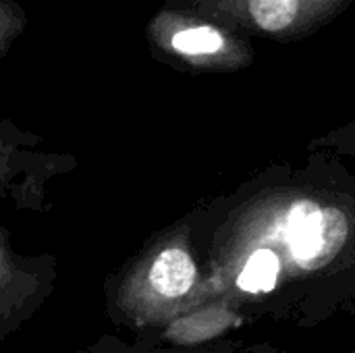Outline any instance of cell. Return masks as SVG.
Segmentation results:
<instances>
[{
	"label": "cell",
	"mask_w": 355,
	"mask_h": 353,
	"mask_svg": "<svg viewBox=\"0 0 355 353\" xmlns=\"http://www.w3.org/2000/svg\"><path fill=\"white\" fill-rule=\"evenodd\" d=\"M208 304L245 325L316 329L355 316V171L308 150L275 162L189 212Z\"/></svg>",
	"instance_id": "1"
},
{
	"label": "cell",
	"mask_w": 355,
	"mask_h": 353,
	"mask_svg": "<svg viewBox=\"0 0 355 353\" xmlns=\"http://www.w3.org/2000/svg\"><path fill=\"white\" fill-rule=\"evenodd\" d=\"M206 304V273L193 246L187 214L154 233L106 281L110 320L137 335V339L162 331Z\"/></svg>",
	"instance_id": "2"
},
{
	"label": "cell",
	"mask_w": 355,
	"mask_h": 353,
	"mask_svg": "<svg viewBox=\"0 0 355 353\" xmlns=\"http://www.w3.org/2000/svg\"><path fill=\"white\" fill-rule=\"evenodd\" d=\"M146 37L154 58L183 71L229 73L254 60L243 35L166 6L150 19Z\"/></svg>",
	"instance_id": "3"
},
{
	"label": "cell",
	"mask_w": 355,
	"mask_h": 353,
	"mask_svg": "<svg viewBox=\"0 0 355 353\" xmlns=\"http://www.w3.org/2000/svg\"><path fill=\"white\" fill-rule=\"evenodd\" d=\"M352 0H166V8L216 23L233 33L297 40L333 21Z\"/></svg>",
	"instance_id": "4"
},
{
	"label": "cell",
	"mask_w": 355,
	"mask_h": 353,
	"mask_svg": "<svg viewBox=\"0 0 355 353\" xmlns=\"http://www.w3.org/2000/svg\"><path fill=\"white\" fill-rule=\"evenodd\" d=\"M56 264L48 254L25 256L0 229V343L46 304L54 289Z\"/></svg>",
	"instance_id": "5"
},
{
	"label": "cell",
	"mask_w": 355,
	"mask_h": 353,
	"mask_svg": "<svg viewBox=\"0 0 355 353\" xmlns=\"http://www.w3.org/2000/svg\"><path fill=\"white\" fill-rule=\"evenodd\" d=\"M37 137L21 131L10 121L0 129V198L25 191L33 202H42L44 185L56 173H62L64 158L35 152Z\"/></svg>",
	"instance_id": "6"
},
{
	"label": "cell",
	"mask_w": 355,
	"mask_h": 353,
	"mask_svg": "<svg viewBox=\"0 0 355 353\" xmlns=\"http://www.w3.org/2000/svg\"><path fill=\"white\" fill-rule=\"evenodd\" d=\"M245 320L223 304H206L179 320L171 322L162 331L144 337V345H173L177 350H198L212 343L216 337L229 335L231 331L243 327Z\"/></svg>",
	"instance_id": "7"
},
{
	"label": "cell",
	"mask_w": 355,
	"mask_h": 353,
	"mask_svg": "<svg viewBox=\"0 0 355 353\" xmlns=\"http://www.w3.org/2000/svg\"><path fill=\"white\" fill-rule=\"evenodd\" d=\"M27 10L17 0H0V60L27 29Z\"/></svg>",
	"instance_id": "8"
},
{
	"label": "cell",
	"mask_w": 355,
	"mask_h": 353,
	"mask_svg": "<svg viewBox=\"0 0 355 353\" xmlns=\"http://www.w3.org/2000/svg\"><path fill=\"white\" fill-rule=\"evenodd\" d=\"M306 150H327L337 156H355V121L314 137L306 146Z\"/></svg>",
	"instance_id": "9"
},
{
	"label": "cell",
	"mask_w": 355,
	"mask_h": 353,
	"mask_svg": "<svg viewBox=\"0 0 355 353\" xmlns=\"http://www.w3.org/2000/svg\"><path fill=\"white\" fill-rule=\"evenodd\" d=\"M243 353H289V352H285V350H277V347H272V345H268V343H258V345H250V347H245Z\"/></svg>",
	"instance_id": "10"
},
{
	"label": "cell",
	"mask_w": 355,
	"mask_h": 353,
	"mask_svg": "<svg viewBox=\"0 0 355 353\" xmlns=\"http://www.w3.org/2000/svg\"><path fill=\"white\" fill-rule=\"evenodd\" d=\"M6 123H8V121H4V119H0V129H2V127H4Z\"/></svg>",
	"instance_id": "11"
}]
</instances>
